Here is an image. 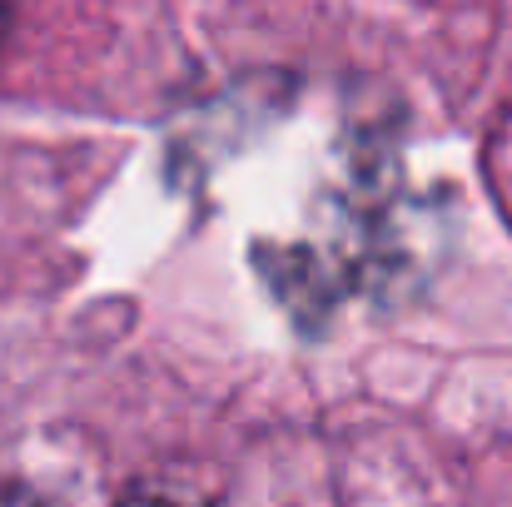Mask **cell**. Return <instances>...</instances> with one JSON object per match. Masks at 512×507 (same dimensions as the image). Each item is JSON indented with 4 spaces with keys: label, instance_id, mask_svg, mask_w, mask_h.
<instances>
[{
    "label": "cell",
    "instance_id": "6da1fadb",
    "mask_svg": "<svg viewBox=\"0 0 512 507\" xmlns=\"http://www.w3.org/2000/svg\"><path fill=\"white\" fill-rule=\"evenodd\" d=\"M120 507H204L199 498H189V493H170V488H135V493H125Z\"/></svg>",
    "mask_w": 512,
    "mask_h": 507
},
{
    "label": "cell",
    "instance_id": "7a4b0ae2",
    "mask_svg": "<svg viewBox=\"0 0 512 507\" xmlns=\"http://www.w3.org/2000/svg\"><path fill=\"white\" fill-rule=\"evenodd\" d=\"M0 507H55V503L40 498V493H30V488H5V493H0Z\"/></svg>",
    "mask_w": 512,
    "mask_h": 507
},
{
    "label": "cell",
    "instance_id": "3957f363",
    "mask_svg": "<svg viewBox=\"0 0 512 507\" xmlns=\"http://www.w3.org/2000/svg\"><path fill=\"white\" fill-rule=\"evenodd\" d=\"M5 30H10V0H0V40H5Z\"/></svg>",
    "mask_w": 512,
    "mask_h": 507
}]
</instances>
